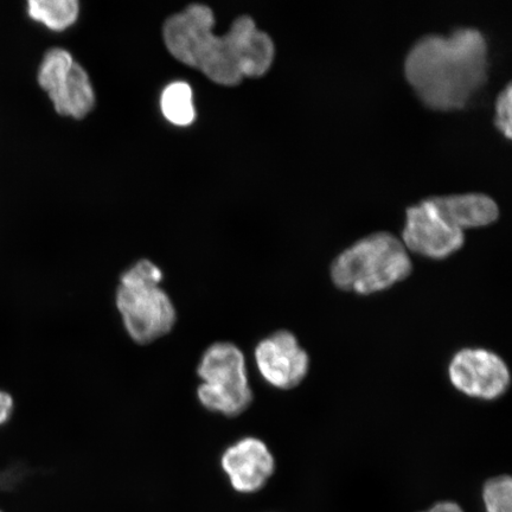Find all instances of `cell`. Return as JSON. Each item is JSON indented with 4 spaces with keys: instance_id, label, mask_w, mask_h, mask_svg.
Wrapping results in <instances>:
<instances>
[{
    "instance_id": "8fae6325",
    "label": "cell",
    "mask_w": 512,
    "mask_h": 512,
    "mask_svg": "<svg viewBox=\"0 0 512 512\" xmlns=\"http://www.w3.org/2000/svg\"><path fill=\"white\" fill-rule=\"evenodd\" d=\"M430 201L445 220L462 230L489 226L499 216L494 198L484 194L438 196Z\"/></svg>"
},
{
    "instance_id": "e0dca14e",
    "label": "cell",
    "mask_w": 512,
    "mask_h": 512,
    "mask_svg": "<svg viewBox=\"0 0 512 512\" xmlns=\"http://www.w3.org/2000/svg\"><path fill=\"white\" fill-rule=\"evenodd\" d=\"M424 512H464L460 505L454 502H440L435 505L430 510Z\"/></svg>"
},
{
    "instance_id": "5bb4252c",
    "label": "cell",
    "mask_w": 512,
    "mask_h": 512,
    "mask_svg": "<svg viewBox=\"0 0 512 512\" xmlns=\"http://www.w3.org/2000/svg\"><path fill=\"white\" fill-rule=\"evenodd\" d=\"M483 499L486 512H512V480L498 476L485 483Z\"/></svg>"
},
{
    "instance_id": "8992f818",
    "label": "cell",
    "mask_w": 512,
    "mask_h": 512,
    "mask_svg": "<svg viewBox=\"0 0 512 512\" xmlns=\"http://www.w3.org/2000/svg\"><path fill=\"white\" fill-rule=\"evenodd\" d=\"M38 82L57 113L82 119L93 110L95 95L91 80L68 51L60 48L48 51L38 72Z\"/></svg>"
},
{
    "instance_id": "2e32d148",
    "label": "cell",
    "mask_w": 512,
    "mask_h": 512,
    "mask_svg": "<svg viewBox=\"0 0 512 512\" xmlns=\"http://www.w3.org/2000/svg\"><path fill=\"white\" fill-rule=\"evenodd\" d=\"M15 411V400L11 394L0 390V426L8 424Z\"/></svg>"
},
{
    "instance_id": "7a4b0ae2",
    "label": "cell",
    "mask_w": 512,
    "mask_h": 512,
    "mask_svg": "<svg viewBox=\"0 0 512 512\" xmlns=\"http://www.w3.org/2000/svg\"><path fill=\"white\" fill-rule=\"evenodd\" d=\"M405 74L427 107L460 110L488 79L486 38L475 28L421 37L409 50Z\"/></svg>"
},
{
    "instance_id": "6da1fadb",
    "label": "cell",
    "mask_w": 512,
    "mask_h": 512,
    "mask_svg": "<svg viewBox=\"0 0 512 512\" xmlns=\"http://www.w3.org/2000/svg\"><path fill=\"white\" fill-rule=\"evenodd\" d=\"M213 11L190 5L164 24V41L170 53L187 66L201 70L211 81L235 86L243 78H259L271 68L275 47L253 19H235L226 36H215Z\"/></svg>"
},
{
    "instance_id": "3957f363",
    "label": "cell",
    "mask_w": 512,
    "mask_h": 512,
    "mask_svg": "<svg viewBox=\"0 0 512 512\" xmlns=\"http://www.w3.org/2000/svg\"><path fill=\"white\" fill-rule=\"evenodd\" d=\"M163 280V271L146 259L120 275L115 307L127 336L142 347L170 335L177 324L176 305Z\"/></svg>"
},
{
    "instance_id": "277c9868",
    "label": "cell",
    "mask_w": 512,
    "mask_h": 512,
    "mask_svg": "<svg viewBox=\"0 0 512 512\" xmlns=\"http://www.w3.org/2000/svg\"><path fill=\"white\" fill-rule=\"evenodd\" d=\"M413 270L411 256L395 235L379 232L358 240L337 256L331 279L339 290L370 296L389 290Z\"/></svg>"
},
{
    "instance_id": "ac0fdd59",
    "label": "cell",
    "mask_w": 512,
    "mask_h": 512,
    "mask_svg": "<svg viewBox=\"0 0 512 512\" xmlns=\"http://www.w3.org/2000/svg\"><path fill=\"white\" fill-rule=\"evenodd\" d=\"M0 512H3L2 510H0Z\"/></svg>"
},
{
    "instance_id": "7c38bea8",
    "label": "cell",
    "mask_w": 512,
    "mask_h": 512,
    "mask_svg": "<svg viewBox=\"0 0 512 512\" xmlns=\"http://www.w3.org/2000/svg\"><path fill=\"white\" fill-rule=\"evenodd\" d=\"M29 16L51 30L61 31L72 25L79 16L75 0H30Z\"/></svg>"
},
{
    "instance_id": "30bf717a",
    "label": "cell",
    "mask_w": 512,
    "mask_h": 512,
    "mask_svg": "<svg viewBox=\"0 0 512 512\" xmlns=\"http://www.w3.org/2000/svg\"><path fill=\"white\" fill-rule=\"evenodd\" d=\"M254 361L259 374L271 387L290 390L305 380L310 370V357L296 336L281 330L256 345Z\"/></svg>"
},
{
    "instance_id": "52a82bcc",
    "label": "cell",
    "mask_w": 512,
    "mask_h": 512,
    "mask_svg": "<svg viewBox=\"0 0 512 512\" xmlns=\"http://www.w3.org/2000/svg\"><path fill=\"white\" fill-rule=\"evenodd\" d=\"M453 387L469 398L495 401L508 392L511 374L503 358L484 348H466L457 352L448 364Z\"/></svg>"
},
{
    "instance_id": "ba28073f",
    "label": "cell",
    "mask_w": 512,
    "mask_h": 512,
    "mask_svg": "<svg viewBox=\"0 0 512 512\" xmlns=\"http://www.w3.org/2000/svg\"><path fill=\"white\" fill-rule=\"evenodd\" d=\"M402 243L407 251L434 260L446 259L464 246V230L454 227L434 208L430 198L407 209Z\"/></svg>"
},
{
    "instance_id": "5b68a950",
    "label": "cell",
    "mask_w": 512,
    "mask_h": 512,
    "mask_svg": "<svg viewBox=\"0 0 512 512\" xmlns=\"http://www.w3.org/2000/svg\"><path fill=\"white\" fill-rule=\"evenodd\" d=\"M196 373L201 380L197 400L208 412L236 418L252 405L254 394L246 356L235 343L210 344L200 357Z\"/></svg>"
},
{
    "instance_id": "4fadbf2b",
    "label": "cell",
    "mask_w": 512,
    "mask_h": 512,
    "mask_svg": "<svg viewBox=\"0 0 512 512\" xmlns=\"http://www.w3.org/2000/svg\"><path fill=\"white\" fill-rule=\"evenodd\" d=\"M160 107L171 124L188 126L195 119L192 91L188 83L175 82L166 87L160 99Z\"/></svg>"
},
{
    "instance_id": "9c48e42d",
    "label": "cell",
    "mask_w": 512,
    "mask_h": 512,
    "mask_svg": "<svg viewBox=\"0 0 512 512\" xmlns=\"http://www.w3.org/2000/svg\"><path fill=\"white\" fill-rule=\"evenodd\" d=\"M275 458L265 441L243 437L224 448L219 469L236 495L258 494L275 472Z\"/></svg>"
},
{
    "instance_id": "9a60e30c",
    "label": "cell",
    "mask_w": 512,
    "mask_h": 512,
    "mask_svg": "<svg viewBox=\"0 0 512 512\" xmlns=\"http://www.w3.org/2000/svg\"><path fill=\"white\" fill-rule=\"evenodd\" d=\"M511 85L505 87L499 93L496 100L495 124L505 137L511 138Z\"/></svg>"
}]
</instances>
